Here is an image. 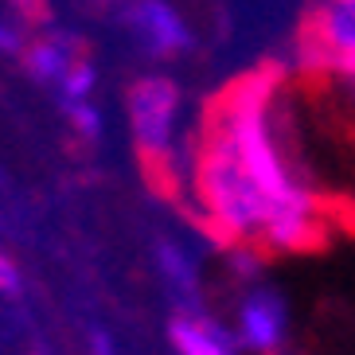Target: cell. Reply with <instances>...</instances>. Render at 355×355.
Masks as SVG:
<instances>
[{
  "mask_svg": "<svg viewBox=\"0 0 355 355\" xmlns=\"http://www.w3.org/2000/svg\"><path fill=\"white\" fill-rule=\"evenodd\" d=\"M191 184H196V199L203 203V227L211 230V239L223 246L270 254L273 207L239 153L223 86L207 98L199 117L196 148H191Z\"/></svg>",
  "mask_w": 355,
  "mask_h": 355,
  "instance_id": "cell-1",
  "label": "cell"
},
{
  "mask_svg": "<svg viewBox=\"0 0 355 355\" xmlns=\"http://www.w3.org/2000/svg\"><path fill=\"white\" fill-rule=\"evenodd\" d=\"M129 125H133V148L145 168L148 188L164 199L180 196V168L172 153V133H176L180 114V86L168 74H145L129 86Z\"/></svg>",
  "mask_w": 355,
  "mask_h": 355,
  "instance_id": "cell-2",
  "label": "cell"
},
{
  "mask_svg": "<svg viewBox=\"0 0 355 355\" xmlns=\"http://www.w3.org/2000/svg\"><path fill=\"white\" fill-rule=\"evenodd\" d=\"M285 336V304L277 293L258 289L242 301V344L254 352H277Z\"/></svg>",
  "mask_w": 355,
  "mask_h": 355,
  "instance_id": "cell-3",
  "label": "cell"
},
{
  "mask_svg": "<svg viewBox=\"0 0 355 355\" xmlns=\"http://www.w3.org/2000/svg\"><path fill=\"white\" fill-rule=\"evenodd\" d=\"M133 28L141 32V40H145L153 51H172V47L184 43L180 20L168 8H160V4H141V8L133 12Z\"/></svg>",
  "mask_w": 355,
  "mask_h": 355,
  "instance_id": "cell-4",
  "label": "cell"
},
{
  "mask_svg": "<svg viewBox=\"0 0 355 355\" xmlns=\"http://www.w3.org/2000/svg\"><path fill=\"white\" fill-rule=\"evenodd\" d=\"M172 344L180 347V355H230L227 340L211 324L191 320V316H176L172 320Z\"/></svg>",
  "mask_w": 355,
  "mask_h": 355,
  "instance_id": "cell-5",
  "label": "cell"
},
{
  "mask_svg": "<svg viewBox=\"0 0 355 355\" xmlns=\"http://www.w3.org/2000/svg\"><path fill=\"white\" fill-rule=\"evenodd\" d=\"M20 289V277H16V266H12L4 254H0V293H16Z\"/></svg>",
  "mask_w": 355,
  "mask_h": 355,
  "instance_id": "cell-6",
  "label": "cell"
}]
</instances>
